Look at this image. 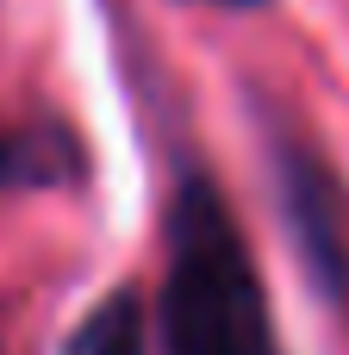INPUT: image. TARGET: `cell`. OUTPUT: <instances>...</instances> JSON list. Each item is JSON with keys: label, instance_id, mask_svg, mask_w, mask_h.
I'll return each instance as SVG.
<instances>
[{"label": "cell", "instance_id": "obj_5", "mask_svg": "<svg viewBox=\"0 0 349 355\" xmlns=\"http://www.w3.org/2000/svg\"><path fill=\"white\" fill-rule=\"evenodd\" d=\"M212 6H237L244 12V6H262V0H212Z\"/></svg>", "mask_w": 349, "mask_h": 355}, {"label": "cell", "instance_id": "obj_2", "mask_svg": "<svg viewBox=\"0 0 349 355\" xmlns=\"http://www.w3.org/2000/svg\"><path fill=\"white\" fill-rule=\"evenodd\" d=\"M275 181H281L287 231H293L312 281L325 293H343L349 287V193H343V181L293 131H275Z\"/></svg>", "mask_w": 349, "mask_h": 355}, {"label": "cell", "instance_id": "obj_1", "mask_svg": "<svg viewBox=\"0 0 349 355\" xmlns=\"http://www.w3.org/2000/svg\"><path fill=\"white\" fill-rule=\"evenodd\" d=\"M162 355H281L262 268L206 168H181L162 218Z\"/></svg>", "mask_w": 349, "mask_h": 355}, {"label": "cell", "instance_id": "obj_3", "mask_svg": "<svg viewBox=\"0 0 349 355\" xmlns=\"http://www.w3.org/2000/svg\"><path fill=\"white\" fill-rule=\"evenodd\" d=\"M62 355H150V312L131 287H112L106 300H94L81 312V324L69 331Z\"/></svg>", "mask_w": 349, "mask_h": 355}, {"label": "cell", "instance_id": "obj_4", "mask_svg": "<svg viewBox=\"0 0 349 355\" xmlns=\"http://www.w3.org/2000/svg\"><path fill=\"white\" fill-rule=\"evenodd\" d=\"M62 175L56 131H12L0 125V187H44Z\"/></svg>", "mask_w": 349, "mask_h": 355}]
</instances>
